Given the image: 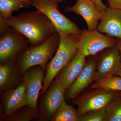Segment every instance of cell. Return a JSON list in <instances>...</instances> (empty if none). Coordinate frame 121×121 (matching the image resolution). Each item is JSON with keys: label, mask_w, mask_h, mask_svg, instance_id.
Here are the masks:
<instances>
[{"label": "cell", "mask_w": 121, "mask_h": 121, "mask_svg": "<svg viewBox=\"0 0 121 121\" xmlns=\"http://www.w3.org/2000/svg\"><path fill=\"white\" fill-rule=\"evenodd\" d=\"M116 40L115 46L119 50L120 53V55H121V39H116Z\"/></svg>", "instance_id": "obj_26"}, {"label": "cell", "mask_w": 121, "mask_h": 121, "mask_svg": "<svg viewBox=\"0 0 121 121\" xmlns=\"http://www.w3.org/2000/svg\"><path fill=\"white\" fill-rule=\"evenodd\" d=\"M52 1H54V2H56V3H60V2H62V1H63L64 0H51Z\"/></svg>", "instance_id": "obj_28"}, {"label": "cell", "mask_w": 121, "mask_h": 121, "mask_svg": "<svg viewBox=\"0 0 121 121\" xmlns=\"http://www.w3.org/2000/svg\"><path fill=\"white\" fill-rule=\"evenodd\" d=\"M21 73L16 60L0 65V92L16 88L22 82Z\"/></svg>", "instance_id": "obj_16"}, {"label": "cell", "mask_w": 121, "mask_h": 121, "mask_svg": "<svg viewBox=\"0 0 121 121\" xmlns=\"http://www.w3.org/2000/svg\"><path fill=\"white\" fill-rule=\"evenodd\" d=\"M1 94L2 110L1 119L12 114L20 108L28 105L26 87L23 82L16 88L9 89Z\"/></svg>", "instance_id": "obj_9"}, {"label": "cell", "mask_w": 121, "mask_h": 121, "mask_svg": "<svg viewBox=\"0 0 121 121\" xmlns=\"http://www.w3.org/2000/svg\"><path fill=\"white\" fill-rule=\"evenodd\" d=\"M101 52L99 56H97L96 72L97 78L117 75L121 68V55L119 50L115 45Z\"/></svg>", "instance_id": "obj_10"}, {"label": "cell", "mask_w": 121, "mask_h": 121, "mask_svg": "<svg viewBox=\"0 0 121 121\" xmlns=\"http://www.w3.org/2000/svg\"><path fill=\"white\" fill-rule=\"evenodd\" d=\"M66 90L57 78L53 80L38 106L39 120L51 121L65 99Z\"/></svg>", "instance_id": "obj_6"}, {"label": "cell", "mask_w": 121, "mask_h": 121, "mask_svg": "<svg viewBox=\"0 0 121 121\" xmlns=\"http://www.w3.org/2000/svg\"><path fill=\"white\" fill-rule=\"evenodd\" d=\"M102 14L97 30L111 37L121 39V9L107 7Z\"/></svg>", "instance_id": "obj_14"}, {"label": "cell", "mask_w": 121, "mask_h": 121, "mask_svg": "<svg viewBox=\"0 0 121 121\" xmlns=\"http://www.w3.org/2000/svg\"><path fill=\"white\" fill-rule=\"evenodd\" d=\"M29 44L27 37L9 26L0 35V64L16 60Z\"/></svg>", "instance_id": "obj_7"}, {"label": "cell", "mask_w": 121, "mask_h": 121, "mask_svg": "<svg viewBox=\"0 0 121 121\" xmlns=\"http://www.w3.org/2000/svg\"><path fill=\"white\" fill-rule=\"evenodd\" d=\"M59 34L60 40L58 48L46 67L43 86L40 93V95L45 94L60 70L79 50L78 47L79 35Z\"/></svg>", "instance_id": "obj_3"}, {"label": "cell", "mask_w": 121, "mask_h": 121, "mask_svg": "<svg viewBox=\"0 0 121 121\" xmlns=\"http://www.w3.org/2000/svg\"><path fill=\"white\" fill-rule=\"evenodd\" d=\"M65 11L80 15L86 21L89 30L97 29L102 15L90 0H77L75 4L72 7L68 6Z\"/></svg>", "instance_id": "obj_13"}, {"label": "cell", "mask_w": 121, "mask_h": 121, "mask_svg": "<svg viewBox=\"0 0 121 121\" xmlns=\"http://www.w3.org/2000/svg\"><path fill=\"white\" fill-rule=\"evenodd\" d=\"M116 41V38L102 33L97 29H84L79 36L78 47L86 56H94L115 46Z\"/></svg>", "instance_id": "obj_8"}, {"label": "cell", "mask_w": 121, "mask_h": 121, "mask_svg": "<svg viewBox=\"0 0 121 121\" xmlns=\"http://www.w3.org/2000/svg\"><path fill=\"white\" fill-rule=\"evenodd\" d=\"M31 5L46 15L59 34L80 35L82 32L76 24L60 13L58 3L51 0H33Z\"/></svg>", "instance_id": "obj_4"}, {"label": "cell", "mask_w": 121, "mask_h": 121, "mask_svg": "<svg viewBox=\"0 0 121 121\" xmlns=\"http://www.w3.org/2000/svg\"><path fill=\"white\" fill-rule=\"evenodd\" d=\"M7 20L9 26L27 37L31 46L41 44L56 32L48 17L39 10L12 16Z\"/></svg>", "instance_id": "obj_1"}, {"label": "cell", "mask_w": 121, "mask_h": 121, "mask_svg": "<svg viewBox=\"0 0 121 121\" xmlns=\"http://www.w3.org/2000/svg\"><path fill=\"white\" fill-rule=\"evenodd\" d=\"M24 1L26 2V3H27L28 4L30 5H31V2L33 0H23Z\"/></svg>", "instance_id": "obj_27"}, {"label": "cell", "mask_w": 121, "mask_h": 121, "mask_svg": "<svg viewBox=\"0 0 121 121\" xmlns=\"http://www.w3.org/2000/svg\"><path fill=\"white\" fill-rule=\"evenodd\" d=\"M39 113L37 110L26 105L1 120L6 121H30L39 119Z\"/></svg>", "instance_id": "obj_17"}, {"label": "cell", "mask_w": 121, "mask_h": 121, "mask_svg": "<svg viewBox=\"0 0 121 121\" xmlns=\"http://www.w3.org/2000/svg\"><path fill=\"white\" fill-rule=\"evenodd\" d=\"M30 6L23 0H0V16L8 19L12 16L13 12Z\"/></svg>", "instance_id": "obj_18"}, {"label": "cell", "mask_w": 121, "mask_h": 121, "mask_svg": "<svg viewBox=\"0 0 121 121\" xmlns=\"http://www.w3.org/2000/svg\"><path fill=\"white\" fill-rule=\"evenodd\" d=\"M51 121H78L77 109L68 105L64 99Z\"/></svg>", "instance_id": "obj_20"}, {"label": "cell", "mask_w": 121, "mask_h": 121, "mask_svg": "<svg viewBox=\"0 0 121 121\" xmlns=\"http://www.w3.org/2000/svg\"><path fill=\"white\" fill-rule=\"evenodd\" d=\"M90 89L88 92L74 99L73 102L78 106V117L106 107L119 95L117 91L101 88Z\"/></svg>", "instance_id": "obj_5"}, {"label": "cell", "mask_w": 121, "mask_h": 121, "mask_svg": "<svg viewBox=\"0 0 121 121\" xmlns=\"http://www.w3.org/2000/svg\"><path fill=\"white\" fill-rule=\"evenodd\" d=\"M86 60L85 66L67 90L65 95L68 99H74L97 78L96 72L97 55L91 56Z\"/></svg>", "instance_id": "obj_11"}, {"label": "cell", "mask_w": 121, "mask_h": 121, "mask_svg": "<svg viewBox=\"0 0 121 121\" xmlns=\"http://www.w3.org/2000/svg\"><path fill=\"white\" fill-rule=\"evenodd\" d=\"M86 56L81 50H79L56 76L66 90L84 68L86 62Z\"/></svg>", "instance_id": "obj_15"}, {"label": "cell", "mask_w": 121, "mask_h": 121, "mask_svg": "<svg viewBox=\"0 0 121 121\" xmlns=\"http://www.w3.org/2000/svg\"><path fill=\"white\" fill-rule=\"evenodd\" d=\"M9 27L7 19H5L1 16H0V34H2Z\"/></svg>", "instance_id": "obj_24"}, {"label": "cell", "mask_w": 121, "mask_h": 121, "mask_svg": "<svg viewBox=\"0 0 121 121\" xmlns=\"http://www.w3.org/2000/svg\"><path fill=\"white\" fill-rule=\"evenodd\" d=\"M40 66L30 68L24 74L22 82L24 83L28 98V106L38 110V97L43 86L44 72Z\"/></svg>", "instance_id": "obj_12"}, {"label": "cell", "mask_w": 121, "mask_h": 121, "mask_svg": "<svg viewBox=\"0 0 121 121\" xmlns=\"http://www.w3.org/2000/svg\"><path fill=\"white\" fill-rule=\"evenodd\" d=\"M99 88L108 90L121 91V78L117 75L104 78H97L90 88Z\"/></svg>", "instance_id": "obj_19"}, {"label": "cell", "mask_w": 121, "mask_h": 121, "mask_svg": "<svg viewBox=\"0 0 121 121\" xmlns=\"http://www.w3.org/2000/svg\"><path fill=\"white\" fill-rule=\"evenodd\" d=\"M95 5V7L98 10L102 13L107 8L106 5L104 4L102 0H90Z\"/></svg>", "instance_id": "obj_23"}, {"label": "cell", "mask_w": 121, "mask_h": 121, "mask_svg": "<svg viewBox=\"0 0 121 121\" xmlns=\"http://www.w3.org/2000/svg\"><path fill=\"white\" fill-rule=\"evenodd\" d=\"M117 76H120L121 78V68L118 72L117 73Z\"/></svg>", "instance_id": "obj_29"}, {"label": "cell", "mask_w": 121, "mask_h": 121, "mask_svg": "<svg viewBox=\"0 0 121 121\" xmlns=\"http://www.w3.org/2000/svg\"><path fill=\"white\" fill-rule=\"evenodd\" d=\"M106 107L92 111L78 117V121H105Z\"/></svg>", "instance_id": "obj_22"}, {"label": "cell", "mask_w": 121, "mask_h": 121, "mask_svg": "<svg viewBox=\"0 0 121 121\" xmlns=\"http://www.w3.org/2000/svg\"><path fill=\"white\" fill-rule=\"evenodd\" d=\"M105 121H121V97L119 95L106 107Z\"/></svg>", "instance_id": "obj_21"}, {"label": "cell", "mask_w": 121, "mask_h": 121, "mask_svg": "<svg viewBox=\"0 0 121 121\" xmlns=\"http://www.w3.org/2000/svg\"><path fill=\"white\" fill-rule=\"evenodd\" d=\"M109 7L121 9V0H107Z\"/></svg>", "instance_id": "obj_25"}, {"label": "cell", "mask_w": 121, "mask_h": 121, "mask_svg": "<svg viewBox=\"0 0 121 121\" xmlns=\"http://www.w3.org/2000/svg\"><path fill=\"white\" fill-rule=\"evenodd\" d=\"M60 40L59 34L56 32L41 44L28 46L23 50L16 60L22 74H24L30 68L37 65L44 70L46 69L57 51Z\"/></svg>", "instance_id": "obj_2"}]
</instances>
